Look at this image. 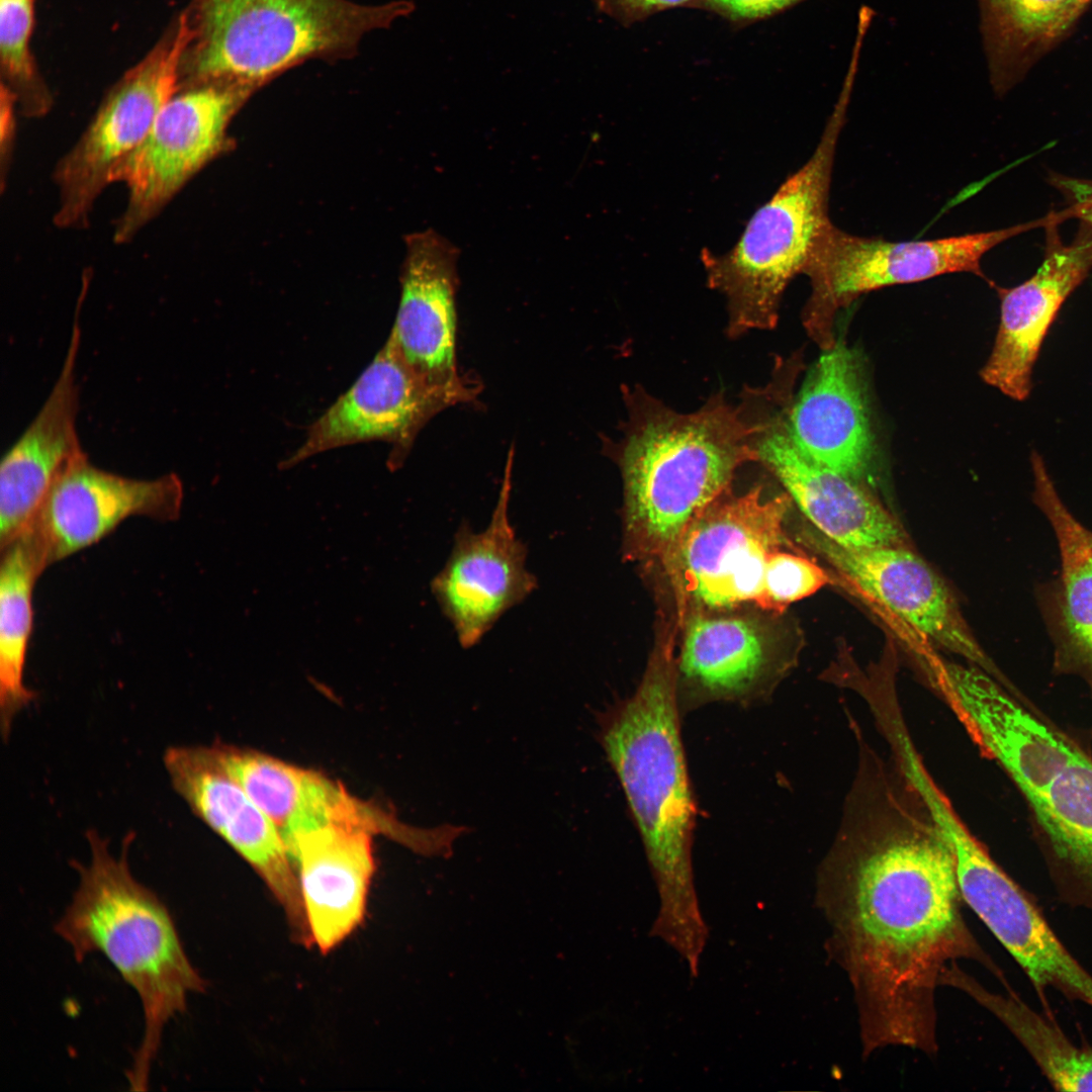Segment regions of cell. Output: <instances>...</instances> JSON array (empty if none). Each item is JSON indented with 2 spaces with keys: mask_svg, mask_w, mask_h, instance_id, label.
I'll return each instance as SVG.
<instances>
[{
  "mask_svg": "<svg viewBox=\"0 0 1092 1092\" xmlns=\"http://www.w3.org/2000/svg\"><path fill=\"white\" fill-rule=\"evenodd\" d=\"M818 870L825 948L852 989L863 1059L900 1046L936 1056V990L960 960L1010 988L963 915L952 852L928 818L882 820Z\"/></svg>",
  "mask_w": 1092,
  "mask_h": 1092,
  "instance_id": "6da1fadb",
  "label": "cell"
},
{
  "mask_svg": "<svg viewBox=\"0 0 1092 1092\" xmlns=\"http://www.w3.org/2000/svg\"><path fill=\"white\" fill-rule=\"evenodd\" d=\"M674 628L660 633L634 694L599 713V741L623 788L656 884L650 936L699 974L709 929L692 862L696 806L680 735Z\"/></svg>",
  "mask_w": 1092,
  "mask_h": 1092,
  "instance_id": "7a4b0ae2",
  "label": "cell"
},
{
  "mask_svg": "<svg viewBox=\"0 0 1092 1092\" xmlns=\"http://www.w3.org/2000/svg\"><path fill=\"white\" fill-rule=\"evenodd\" d=\"M625 396L622 438L607 446L623 478L624 554L665 570L695 518L728 491L739 467L758 461L762 421L720 394L688 414L642 388Z\"/></svg>",
  "mask_w": 1092,
  "mask_h": 1092,
  "instance_id": "3957f363",
  "label": "cell"
},
{
  "mask_svg": "<svg viewBox=\"0 0 1092 1092\" xmlns=\"http://www.w3.org/2000/svg\"><path fill=\"white\" fill-rule=\"evenodd\" d=\"M87 836L91 860L74 863L79 885L55 931L79 963L87 954L102 953L138 994L145 1027L127 1079L131 1090L144 1091L166 1024L184 1013L188 995L203 992L206 984L190 963L166 905L132 876L127 847L115 857L97 833Z\"/></svg>",
  "mask_w": 1092,
  "mask_h": 1092,
  "instance_id": "277c9868",
  "label": "cell"
},
{
  "mask_svg": "<svg viewBox=\"0 0 1092 1092\" xmlns=\"http://www.w3.org/2000/svg\"><path fill=\"white\" fill-rule=\"evenodd\" d=\"M944 696L1034 812L1063 873L1062 898L1092 911V759L982 669L959 672Z\"/></svg>",
  "mask_w": 1092,
  "mask_h": 1092,
  "instance_id": "5b68a950",
  "label": "cell"
},
{
  "mask_svg": "<svg viewBox=\"0 0 1092 1092\" xmlns=\"http://www.w3.org/2000/svg\"><path fill=\"white\" fill-rule=\"evenodd\" d=\"M414 10L407 0H191L179 84L222 79L257 90L304 62L354 56L366 34Z\"/></svg>",
  "mask_w": 1092,
  "mask_h": 1092,
  "instance_id": "8992f818",
  "label": "cell"
},
{
  "mask_svg": "<svg viewBox=\"0 0 1092 1092\" xmlns=\"http://www.w3.org/2000/svg\"><path fill=\"white\" fill-rule=\"evenodd\" d=\"M849 99L839 96L811 157L753 213L737 243L722 254L702 252L708 285L727 300L729 336L777 325L787 286L804 274L831 222L830 186Z\"/></svg>",
  "mask_w": 1092,
  "mask_h": 1092,
  "instance_id": "52a82bcc",
  "label": "cell"
},
{
  "mask_svg": "<svg viewBox=\"0 0 1092 1092\" xmlns=\"http://www.w3.org/2000/svg\"><path fill=\"white\" fill-rule=\"evenodd\" d=\"M1048 216L1006 229L922 241H887L846 233L832 221L821 234L804 271L811 294L803 310L809 336L824 351L836 343L838 310L885 286L969 272L985 278L982 258L1004 241L1048 223Z\"/></svg>",
  "mask_w": 1092,
  "mask_h": 1092,
  "instance_id": "ba28073f",
  "label": "cell"
},
{
  "mask_svg": "<svg viewBox=\"0 0 1092 1092\" xmlns=\"http://www.w3.org/2000/svg\"><path fill=\"white\" fill-rule=\"evenodd\" d=\"M791 502L788 493L767 497L757 485L740 495L725 492L695 518L664 570L681 621L757 604L768 556L794 549L785 533Z\"/></svg>",
  "mask_w": 1092,
  "mask_h": 1092,
  "instance_id": "9c48e42d",
  "label": "cell"
},
{
  "mask_svg": "<svg viewBox=\"0 0 1092 1092\" xmlns=\"http://www.w3.org/2000/svg\"><path fill=\"white\" fill-rule=\"evenodd\" d=\"M188 39L183 12L161 39L108 90L74 146L57 163L56 226L88 224L93 205L135 152L177 90Z\"/></svg>",
  "mask_w": 1092,
  "mask_h": 1092,
  "instance_id": "30bf717a",
  "label": "cell"
},
{
  "mask_svg": "<svg viewBox=\"0 0 1092 1092\" xmlns=\"http://www.w3.org/2000/svg\"><path fill=\"white\" fill-rule=\"evenodd\" d=\"M256 89L212 79L179 84L149 133L118 169L126 204L113 232L124 244L155 218L209 162L229 148L228 127Z\"/></svg>",
  "mask_w": 1092,
  "mask_h": 1092,
  "instance_id": "8fae6325",
  "label": "cell"
},
{
  "mask_svg": "<svg viewBox=\"0 0 1092 1092\" xmlns=\"http://www.w3.org/2000/svg\"><path fill=\"white\" fill-rule=\"evenodd\" d=\"M183 483L175 473L138 479L103 470L82 452L59 472L23 531L44 568L83 550L133 516H180Z\"/></svg>",
  "mask_w": 1092,
  "mask_h": 1092,
  "instance_id": "7c38bea8",
  "label": "cell"
},
{
  "mask_svg": "<svg viewBox=\"0 0 1092 1092\" xmlns=\"http://www.w3.org/2000/svg\"><path fill=\"white\" fill-rule=\"evenodd\" d=\"M175 792L265 883L300 942L309 945L297 873L272 820L228 774L212 746H171L163 756Z\"/></svg>",
  "mask_w": 1092,
  "mask_h": 1092,
  "instance_id": "4fadbf2b",
  "label": "cell"
},
{
  "mask_svg": "<svg viewBox=\"0 0 1092 1092\" xmlns=\"http://www.w3.org/2000/svg\"><path fill=\"white\" fill-rule=\"evenodd\" d=\"M513 456L511 449L487 526L474 532L468 524L460 525L451 553L432 581L437 603L464 648L478 644L537 587L536 576L527 568V547L509 516Z\"/></svg>",
  "mask_w": 1092,
  "mask_h": 1092,
  "instance_id": "5bb4252c",
  "label": "cell"
},
{
  "mask_svg": "<svg viewBox=\"0 0 1092 1092\" xmlns=\"http://www.w3.org/2000/svg\"><path fill=\"white\" fill-rule=\"evenodd\" d=\"M805 542L860 594L924 641L957 653L993 676L999 673L977 642L944 581L901 545L842 547L809 532Z\"/></svg>",
  "mask_w": 1092,
  "mask_h": 1092,
  "instance_id": "9a60e30c",
  "label": "cell"
},
{
  "mask_svg": "<svg viewBox=\"0 0 1092 1092\" xmlns=\"http://www.w3.org/2000/svg\"><path fill=\"white\" fill-rule=\"evenodd\" d=\"M401 293L388 337L403 361L450 405L471 400L476 386L456 363L458 248L433 230L405 241Z\"/></svg>",
  "mask_w": 1092,
  "mask_h": 1092,
  "instance_id": "2e32d148",
  "label": "cell"
},
{
  "mask_svg": "<svg viewBox=\"0 0 1092 1092\" xmlns=\"http://www.w3.org/2000/svg\"><path fill=\"white\" fill-rule=\"evenodd\" d=\"M449 402L403 361L387 339L354 384L308 428L301 445L282 462L293 466L315 454L368 441L393 445L401 461L423 426Z\"/></svg>",
  "mask_w": 1092,
  "mask_h": 1092,
  "instance_id": "e0dca14e",
  "label": "cell"
},
{
  "mask_svg": "<svg viewBox=\"0 0 1092 1092\" xmlns=\"http://www.w3.org/2000/svg\"><path fill=\"white\" fill-rule=\"evenodd\" d=\"M1057 218L1045 225L1041 265L1023 283L995 286L1001 300L1000 325L981 377L1016 400L1028 397L1031 372L1041 343L1058 311L1092 269V232L1081 222L1077 237L1065 245Z\"/></svg>",
  "mask_w": 1092,
  "mask_h": 1092,
  "instance_id": "ac0fdd59",
  "label": "cell"
},
{
  "mask_svg": "<svg viewBox=\"0 0 1092 1092\" xmlns=\"http://www.w3.org/2000/svg\"><path fill=\"white\" fill-rule=\"evenodd\" d=\"M787 410L763 417L756 443L758 461L782 482L805 517L819 533L845 548L901 545V527L870 492L814 460L796 443Z\"/></svg>",
  "mask_w": 1092,
  "mask_h": 1092,
  "instance_id": "d6986e66",
  "label": "cell"
},
{
  "mask_svg": "<svg viewBox=\"0 0 1092 1092\" xmlns=\"http://www.w3.org/2000/svg\"><path fill=\"white\" fill-rule=\"evenodd\" d=\"M375 831L331 822L294 836L287 850L295 867L309 945L333 950L361 923L375 871Z\"/></svg>",
  "mask_w": 1092,
  "mask_h": 1092,
  "instance_id": "ffe728a7",
  "label": "cell"
},
{
  "mask_svg": "<svg viewBox=\"0 0 1092 1092\" xmlns=\"http://www.w3.org/2000/svg\"><path fill=\"white\" fill-rule=\"evenodd\" d=\"M787 421L796 443L822 465L857 482L872 471L877 452L863 375L842 341L824 350Z\"/></svg>",
  "mask_w": 1092,
  "mask_h": 1092,
  "instance_id": "44dd1931",
  "label": "cell"
},
{
  "mask_svg": "<svg viewBox=\"0 0 1092 1092\" xmlns=\"http://www.w3.org/2000/svg\"><path fill=\"white\" fill-rule=\"evenodd\" d=\"M80 339L76 316L66 358L50 394L1 460L0 549L27 528L56 476L72 458L84 452L76 427Z\"/></svg>",
  "mask_w": 1092,
  "mask_h": 1092,
  "instance_id": "7402d4cb",
  "label": "cell"
},
{
  "mask_svg": "<svg viewBox=\"0 0 1092 1092\" xmlns=\"http://www.w3.org/2000/svg\"><path fill=\"white\" fill-rule=\"evenodd\" d=\"M677 671L680 714L710 702L751 704L767 695L779 669L755 621L695 613L682 621Z\"/></svg>",
  "mask_w": 1092,
  "mask_h": 1092,
  "instance_id": "603a6c76",
  "label": "cell"
},
{
  "mask_svg": "<svg viewBox=\"0 0 1092 1092\" xmlns=\"http://www.w3.org/2000/svg\"><path fill=\"white\" fill-rule=\"evenodd\" d=\"M990 82L1005 95L1074 30L1092 0H978Z\"/></svg>",
  "mask_w": 1092,
  "mask_h": 1092,
  "instance_id": "cb8c5ba5",
  "label": "cell"
},
{
  "mask_svg": "<svg viewBox=\"0 0 1092 1092\" xmlns=\"http://www.w3.org/2000/svg\"><path fill=\"white\" fill-rule=\"evenodd\" d=\"M940 986L956 988L993 1014L1018 1040L1042 1075L1058 1091H1092V1051L1076 1045L1054 1023L1034 1011L1009 988L1006 994L986 989L958 963L940 977Z\"/></svg>",
  "mask_w": 1092,
  "mask_h": 1092,
  "instance_id": "d4e9b609",
  "label": "cell"
},
{
  "mask_svg": "<svg viewBox=\"0 0 1092 1092\" xmlns=\"http://www.w3.org/2000/svg\"><path fill=\"white\" fill-rule=\"evenodd\" d=\"M0 550V725L8 739L15 717L35 698L24 684V669L33 586L44 567L25 533Z\"/></svg>",
  "mask_w": 1092,
  "mask_h": 1092,
  "instance_id": "484cf974",
  "label": "cell"
},
{
  "mask_svg": "<svg viewBox=\"0 0 1092 1092\" xmlns=\"http://www.w3.org/2000/svg\"><path fill=\"white\" fill-rule=\"evenodd\" d=\"M1034 502L1049 520L1061 555V620L1078 661L1092 677V531L1064 505L1033 452Z\"/></svg>",
  "mask_w": 1092,
  "mask_h": 1092,
  "instance_id": "4316f807",
  "label": "cell"
},
{
  "mask_svg": "<svg viewBox=\"0 0 1092 1092\" xmlns=\"http://www.w3.org/2000/svg\"><path fill=\"white\" fill-rule=\"evenodd\" d=\"M34 0H0L1 85L28 117L48 113L53 100L31 52Z\"/></svg>",
  "mask_w": 1092,
  "mask_h": 1092,
  "instance_id": "83f0119b",
  "label": "cell"
},
{
  "mask_svg": "<svg viewBox=\"0 0 1092 1092\" xmlns=\"http://www.w3.org/2000/svg\"><path fill=\"white\" fill-rule=\"evenodd\" d=\"M829 582L826 570L807 556L781 549L768 556L756 605L783 613L791 604L812 596Z\"/></svg>",
  "mask_w": 1092,
  "mask_h": 1092,
  "instance_id": "f1b7e54d",
  "label": "cell"
},
{
  "mask_svg": "<svg viewBox=\"0 0 1092 1092\" xmlns=\"http://www.w3.org/2000/svg\"><path fill=\"white\" fill-rule=\"evenodd\" d=\"M805 0H700L695 8L715 13L736 25L771 17Z\"/></svg>",
  "mask_w": 1092,
  "mask_h": 1092,
  "instance_id": "f546056e",
  "label": "cell"
},
{
  "mask_svg": "<svg viewBox=\"0 0 1092 1092\" xmlns=\"http://www.w3.org/2000/svg\"><path fill=\"white\" fill-rule=\"evenodd\" d=\"M700 0H590L603 14L622 25H632L658 12L677 8H695Z\"/></svg>",
  "mask_w": 1092,
  "mask_h": 1092,
  "instance_id": "4dcf8cb0",
  "label": "cell"
},
{
  "mask_svg": "<svg viewBox=\"0 0 1092 1092\" xmlns=\"http://www.w3.org/2000/svg\"><path fill=\"white\" fill-rule=\"evenodd\" d=\"M1050 183L1067 199V218H1079L1092 232V180L1052 173Z\"/></svg>",
  "mask_w": 1092,
  "mask_h": 1092,
  "instance_id": "1f68e13d",
  "label": "cell"
},
{
  "mask_svg": "<svg viewBox=\"0 0 1092 1092\" xmlns=\"http://www.w3.org/2000/svg\"><path fill=\"white\" fill-rule=\"evenodd\" d=\"M17 107L12 94L1 85V164L2 178L8 168L14 134V111Z\"/></svg>",
  "mask_w": 1092,
  "mask_h": 1092,
  "instance_id": "d6a6232c",
  "label": "cell"
}]
</instances>
